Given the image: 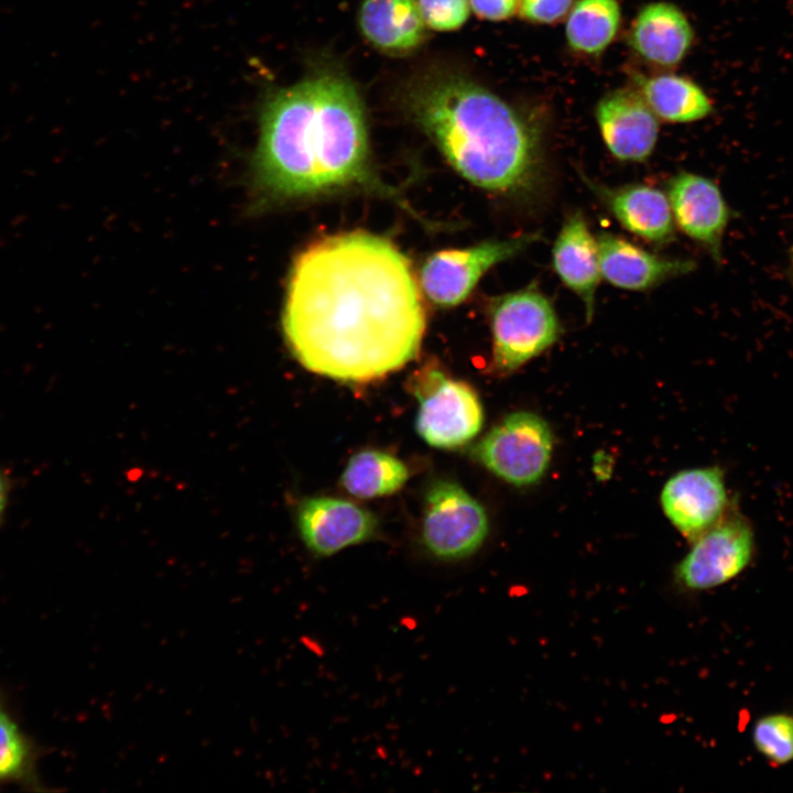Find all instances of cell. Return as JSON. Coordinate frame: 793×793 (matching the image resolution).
I'll use <instances>...</instances> for the list:
<instances>
[{
	"instance_id": "obj_1",
	"label": "cell",
	"mask_w": 793,
	"mask_h": 793,
	"mask_svg": "<svg viewBox=\"0 0 793 793\" xmlns=\"http://www.w3.org/2000/svg\"><path fill=\"white\" fill-rule=\"evenodd\" d=\"M282 326L305 369L361 383L417 357L426 317L409 259L357 230L318 239L295 258Z\"/></svg>"
},
{
	"instance_id": "obj_2",
	"label": "cell",
	"mask_w": 793,
	"mask_h": 793,
	"mask_svg": "<svg viewBox=\"0 0 793 793\" xmlns=\"http://www.w3.org/2000/svg\"><path fill=\"white\" fill-rule=\"evenodd\" d=\"M260 186L271 197L316 195L351 185L399 199L370 163L366 116L351 82L325 70L273 93L260 118Z\"/></svg>"
},
{
	"instance_id": "obj_3",
	"label": "cell",
	"mask_w": 793,
	"mask_h": 793,
	"mask_svg": "<svg viewBox=\"0 0 793 793\" xmlns=\"http://www.w3.org/2000/svg\"><path fill=\"white\" fill-rule=\"evenodd\" d=\"M408 113L450 166L482 189L524 194L543 178L539 130L490 90L442 73L411 85Z\"/></svg>"
},
{
	"instance_id": "obj_4",
	"label": "cell",
	"mask_w": 793,
	"mask_h": 793,
	"mask_svg": "<svg viewBox=\"0 0 793 793\" xmlns=\"http://www.w3.org/2000/svg\"><path fill=\"white\" fill-rule=\"evenodd\" d=\"M489 318L492 367L502 374L543 352L561 334L552 303L535 285L493 298Z\"/></svg>"
},
{
	"instance_id": "obj_5",
	"label": "cell",
	"mask_w": 793,
	"mask_h": 793,
	"mask_svg": "<svg viewBox=\"0 0 793 793\" xmlns=\"http://www.w3.org/2000/svg\"><path fill=\"white\" fill-rule=\"evenodd\" d=\"M412 388L420 402L415 428L428 445L456 448L481 430L482 405L468 383L447 378L441 370L430 367L415 374Z\"/></svg>"
},
{
	"instance_id": "obj_6",
	"label": "cell",
	"mask_w": 793,
	"mask_h": 793,
	"mask_svg": "<svg viewBox=\"0 0 793 793\" xmlns=\"http://www.w3.org/2000/svg\"><path fill=\"white\" fill-rule=\"evenodd\" d=\"M553 450L548 424L530 412L507 415L474 447L475 458L497 477L528 486L546 471Z\"/></svg>"
},
{
	"instance_id": "obj_7",
	"label": "cell",
	"mask_w": 793,
	"mask_h": 793,
	"mask_svg": "<svg viewBox=\"0 0 793 793\" xmlns=\"http://www.w3.org/2000/svg\"><path fill=\"white\" fill-rule=\"evenodd\" d=\"M489 531L482 506L459 485L438 480L425 496L421 543L433 557L460 561L476 553Z\"/></svg>"
},
{
	"instance_id": "obj_8",
	"label": "cell",
	"mask_w": 793,
	"mask_h": 793,
	"mask_svg": "<svg viewBox=\"0 0 793 793\" xmlns=\"http://www.w3.org/2000/svg\"><path fill=\"white\" fill-rule=\"evenodd\" d=\"M754 553V531L748 518L729 510L693 546L676 568L677 580L692 590L720 586L742 573Z\"/></svg>"
},
{
	"instance_id": "obj_9",
	"label": "cell",
	"mask_w": 793,
	"mask_h": 793,
	"mask_svg": "<svg viewBox=\"0 0 793 793\" xmlns=\"http://www.w3.org/2000/svg\"><path fill=\"white\" fill-rule=\"evenodd\" d=\"M540 239L539 232H532L504 240H489L465 249L438 251L422 265L420 287L435 305L456 306L466 300L490 268Z\"/></svg>"
},
{
	"instance_id": "obj_10",
	"label": "cell",
	"mask_w": 793,
	"mask_h": 793,
	"mask_svg": "<svg viewBox=\"0 0 793 793\" xmlns=\"http://www.w3.org/2000/svg\"><path fill=\"white\" fill-rule=\"evenodd\" d=\"M661 504L672 524L693 542L730 508L723 470L711 466L680 471L664 485Z\"/></svg>"
},
{
	"instance_id": "obj_11",
	"label": "cell",
	"mask_w": 793,
	"mask_h": 793,
	"mask_svg": "<svg viewBox=\"0 0 793 793\" xmlns=\"http://www.w3.org/2000/svg\"><path fill=\"white\" fill-rule=\"evenodd\" d=\"M667 194L674 224L720 263L723 238L732 213L717 183L681 172L670 180Z\"/></svg>"
},
{
	"instance_id": "obj_12",
	"label": "cell",
	"mask_w": 793,
	"mask_h": 793,
	"mask_svg": "<svg viewBox=\"0 0 793 793\" xmlns=\"http://www.w3.org/2000/svg\"><path fill=\"white\" fill-rule=\"evenodd\" d=\"M297 524L306 547L316 556H330L370 540L378 520L367 509L332 497L307 498L298 507Z\"/></svg>"
},
{
	"instance_id": "obj_13",
	"label": "cell",
	"mask_w": 793,
	"mask_h": 793,
	"mask_svg": "<svg viewBox=\"0 0 793 793\" xmlns=\"http://www.w3.org/2000/svg\"><path fill=\"white\" fill-rule=\"evenodd\" d=\"M595 113L602 140L613 156L641 162L652 153L659 124L640 91L612 90L599 100Z\"/></svg>"
},
{
	"instance_id": "obj_14",
	"label": "cell",
	"mask_w": 793,
	"mask_h": 793,
	"mask_svg": "<svg viewBox=\"0 0 793 793\" xmlns=\"http://www.w3.org/2000/svg\"><path fill=\"white\" fill-rule=\"evenodd\" d=\"M597 242L601 276L619 289L643 291L695 268L692 260L659 257L609 232Z\"/></svg>"
},
{
	"instance_id": "obj_15",
	"label": "cell",
	"mask_w": 793,
	"mask_h": 793,
	"mask_svg": "<svg viewBox=\"0 0 793 793\" xmlns=\"http://www.w3.org/2000/svg\"><path fill=\"white\" fill-rule=\"evenodd\" d=\"M587 184L628 231L658 245L674 240V219L669 198L662 191L644 184L617 188L591 181Z\"/></svg>"
},
{
	"instance_id": "obj_16",
	"label": "cell",
	"mask_w": 793,
	"mask_h": 793,
	"mask_svg": "<svg viewBox=\"0 0 793 793\" xmlns=\"http://www.w3.org/2000/svg\"><path fill=\"white\" fill-rule=\"evenodd\" d=\"M694 31L685 14L669 2H652L637 14L630 46L645 61L660 66L677 65L687 54Z\"/></svg>"
},
{
	"instance_id": "obj_17",
	"label": "cell",
	"mask_w": 793,
	"mask_h": 793,
	"mask_svg": "<svg viewBox=\"0 0 793 793\" xmlns=\"http://www.w3.org/2000/svg\"><path fill=\"white\" fill-rule=\"evenodd\" d=\"M552 258L557 275L583 301L586 317L590 319L601 271L597 238L580 213L571 215L563 224Z\"/></svg>"
},
{
	"instance_id": "obj_18",
	"label": "cell",
	"mask_w": 793,
	"mask_h": 793,
	"mask_svg": "<svg viewBox=\"0 0 793 793\" xmlns=\"http://www.w3.org/2000/svg\"><path fill=\"white\" fill-rule=\"evenodd\" d=\"M363 35L388 52H406L425 35L419 0H365L359 12Z\"/></svg>"
},
{
	"instance_id": "obj_19",
	"label": "cell",
	"mask_w": 793,
	"mask_h": 793,
	"mask_svg": "<svg viewBox=\"0 0 793 793\" xmlns=\"http://www.w3.org/2000/svg\"><path fill=\"white\" fill-rule=\"evenodd\" d=\"M640 94L655 113L670 122H694L713 112V104L697 84L682 76L664 74L642 78Z\"/></svg>"
},
{
	"instance_id": "obj_20",
	"label": "cell",
	"mask_w": 793,
	"mask_h": 793,
	"mask_svg": "<svg viewBox=\"0 0 793 793\" xmlns=\"http://www.w3.org/2000/svg\"><path fill=\"white\" fill-rule=\"evenodd\" d=\"M408 477V468L400 459L381 450L367 449L350 457L341 475V485L354 497L370 499L394 493Z\"/></svg>"
},
{
	"instance_id": "obj_21",
	"label": "cell",
	"mask_w": 793,
	"mask_h": 793,
	"mask_svg": "<svg viewBox=\"0 0 793 793\" xmlns=\"http://www.w3.org/2000/svg\"><path fill=\"white\" fill-rule=\"evenodd\" d=\"M621 21L618 0H578L566 21V40L572 50L599 55L615 39Z\"/></svg>"
},
{
	"instance_id": "obj_22",
	"label": "cell",
	"mask_w": 793,
	"mask_h": 793,
	"mask_svg": "<svg viewBox=\"0 0 793 793\" xmlns=\"http://www.w3.org/2000/svg\"><path fill=\"white\" fill-rule=\"evenodd\" d=\"M756 749L774 764L793 760V716L771 714L761 717L753 726Z\"/></svg>"
},
{
	"instance_id": "obj_23",
	"label": "cell",
	"mask_w": 793,
	"mask_h": 793,
	"mask_svg": "<svg viewBox=\"0 0 793 793\" xmlns=\"http://www.w3.org/2000/svg\"><path fill=\"white\" fill-rule=\"evenodd\" d=\"M32 764L30 742L10 715L0 709V781L26 778Z\"/></svg>"
},
{
	"instance_id": "obj_24",
	"label": "cell",
	"mask_w": 793,
	"mask_h": 793,
	"mask_svg": "<svg viewBox=\"0 0 793 793\" xmlns=\"http://www.w3.org/2000/svg\"><path fill=\"white\" fill-rule=\"evenodd\" d=\"M425 24L437 31L461 26L469 17L468 0H419Z\"/></svg>"
},
{
	"instance_id": "obj_25",
	"label": "cell",
	"mask_w": 793,
	"mask_h": 793,
	"mask_svg": "<svg viewBox=\"0 0 793 793\" xmlns=\"http://www.w3.org/2000/svg\"><path fill=\"white\" fill-rule=\"evenodd\" d=\"M574 0H520L522 18L533 23L550 24L563 19L572 9Z\"/></svg>"
},
{
	"instance_id": "obj_26",
	"label": "cell",
	"mask_w": 793,
	"mask_h": 793,
	"mask_svg": "<svg viewBox=\"0 0 793 793\" xmlns=\"http://www.w3.org/2000/svg\"><path fill=\"white\" fill-rule=\"evenodd\" d=\"M468 2L480 18L500 21L515 13L520 0H468Z\"/></svg>"
},
{
	"instance_id": "obj_27",
	"label": "cell",
	"mask_w": 793,
	"mask_h": 793,
	"mask_svg": "<svg viewBox=\"0 0 793 793\" xmlns=\"http://www.w3.org/2000/svg\"><path fill=\"white\" fill-rule=\"evenodd\" d=\"M8 480L6 476L0 471V520L3 517V513L7 508L8 503V495H9V486Z\"/></svg>"
},
{
	"instance_id": "obj_28",
	"label": "cell",
	"mask_w": 793,
	"mask_h": 793,
	"mask_svg": "<svg viewBox=\"0 0 793 793\" xmlns=\"http://www.w3.org/2000/svg\"><path fill=\"white\" fill-rule=\"evenodd\" d=\"M789 276L791 282L793 283V246L790 252Z\"/></svg>"
}]
</instances>
